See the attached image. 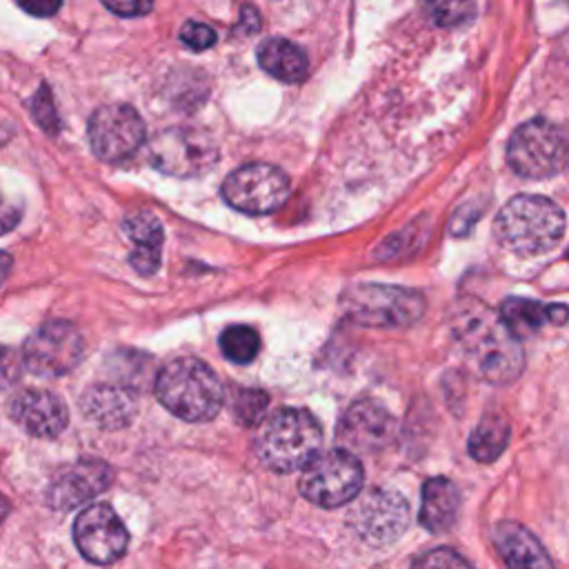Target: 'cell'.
Listing matches in <instances>:
<instances>
[{
	"mask_svg": "<svg viewBox=\"0 0 569 569\" xmlns=\"http://www.w3.org/2000/svg\"><path fill=\"white\" fill-rule=\"evenodd\" d=\"M449 331L465 365L487 382L507 385L525 367L518 336L500 311L476 298H460L449 311Z\"/></svg>",
	"mask_w": 569,
	"mask_h": 569,
	"instance_id": "1",
	"label": "cell"
},
{
	"mask_svg": "<svg viewBox=\"0 0 569 569\" xmlns=\"http://www.w3.org/2000/svg\"><path fill=\"white\" fill-rule=\"evenodd\" d=\"M322 447V427L298 407H282L258 425L253 449L258 460L278 473L305 469Z\"/></svg>",
	"mask_w": 569,
	"mask_h": 569,
	"instance_id": "2",
	"label": "cell"
},
{
	"mask_svg": "<svg viewBox=\"0 0 569 569\" xmlns=\"http://www.w3.org/2000/svg\"><path fill=\"white\" fill-rule=\"evenodd\" d=\"M153 389L162 407L187 422L216 418L224 400V389L216 371L191 356L167 362L158 371Z\"/></svg>",
	"mask_w": 569,
	"mask_h": 569,
	"instance_id": "3",
	"label": "cell"
},
{
	"mask_svg": "<svg viewBox=\"0 0 569 569\" xmlns=\"http://www.w3.org/2000/svg\"><path fill=\"white\" fill-rule=\"evenodd\" d=\"M500 244L518 256H538L553 249L565 236L562 209L542 196H516L496 218Z\"/></svg>",
	"mask_w": 569,
	"mask_h": 569,
	"instance_id": "4",
	"label": "cell"
},
{
	"mask_svg": "<svg viewBox=\"0 0 569 569\" xmlns=\"http://www.w3.org/2000/svg\"><path fill=\"white\" fill-rule=\"evenodd\" d=\"M507 162L522 178H551L569 162V140L558 124L545 118L527 120L509 138Z\"/></svg>",
	"mask_w": 569,
	"mask_h": 569,
	"instance_id": "5",
	"label": "cell"
},
{
	"mask_svg": "<svg viewBox=\"0 0 569 569\" xmlns=\"http://www.w3.org/2000/svg\"><path fill=\"white\" fill-rule=\"evenodd\" d=\"M345 313L367 327L405 329L420 320L425 298L396 284H356L342 296Z\"/></svg>",
	"mask_w": 569,
	"mask_h": 569,
	"instance_id": "6",
	"label": "cell"
},
{
	"mask_svg": "<svg viewBox=\"0 0 569 569\" xmlns=\"http://www.w3.org/2000/svg\"><path fill=\"white\" fill-rule=\"evenodd\" d=\"M149 162L173 178H198L216 167L218 144L204 129L167 127L149 140Z\"/></svg>",
	"mask_w": 569,
	"mask_h": 569,
	"instance_id": "7",
	"label": "cell"
},
{
	"mask_svg": "<svg viewBox=\"0 0 569 569\" xmlns=\"http://www.w3.org/2000/svg\"><path fill=\"white\" fill-rule=\"evenodd\" d=\"M362 465L349 449L318 453L300 476V493L318 507H342L362 489Z\"/></svg>",
	"mask_w": 569,
	"mask_h": 569,
	"instance_id": "8",
	"label": "cell"
},
{
	"mask_svg": "<svg viewBox=\"0 0 569 569\" xmlns=\"http://www.w3.org/2000/svg\"><path fill=\"white\" fill-rule=\"evenodd\" d=\"M289 189V178L282 169L267 162H249L224 178L220 193L236 211L262 216L280 209Z\"/></svg>",
	"mask_w": 569,
	"mask_h": 569,
	"instance_id": "9",
	"label": "cell"
},
{
	"mask_svg": "<svg viewBox=\"0 0 569 569\" xmlns=\"http://www.w3.org/2000/svg\"><path fill=\"white\" fill-rule=\"evenodd\" d=\"M84 353L82 333L67 320H49L40 325L22 347L24 367L42 378L69 373Z\"/></svg>",
	"mask_w": 569,
	"mask_h": 569,
	"instance_id": "10",
	"label": "cell"
},
{
	"mask_svg": "<svg viewBox=\"0 0 569 569\" xmlns=\"http://www.w3.org/2000/svg\"><path fill=\"white\" fill-rule=\"evenodd\" d=\"M87 136L96 158L104 162H122L140 149L147 129L133 107L118 102L104 104L91 113Z\"/></svg>",
	"mask_w": 569,
	"mask_h": 569,
	"instance_id": "11",
	"label": "cell"
},
{
	"mask_svg": "<svg viewBox=\"0 0 569 569\" xmlns=\"http://www.w3.org/2000/svg\"><path fill=\"white\" fill-rule=\"evenodd\" d=\"M349 525L369 545L396 542L409 525V505L398 491L371 489L349 513Z\"/></svg>",
	"mask_w": 569,
	"mask_h": 569,
	"instance_id": "12",
	"label": "cell"
},
{
	"mask_svg": "<svg viewBox=\"0 0 569 569\" xmlns=\"http://www.w3.org/2000/svg\"><path fill=\"white\" fill-rule=\"evenodd\" d=\"M73 540L89 562L111 565L127 551L129 533L109 505H91L78 513L73 522Z\"/></svg>",
	"mask_w": 569,
	"mask_h": 569,
	"instance_id": "13",
	"label": "cell"
},
{
	"mask_svg": "<svg viewBox=\"0 0 569 569\" xmlns=\"http://www.w3.org/2000/svg\"><path fill=\"white\" fill-rule=\"evenodd\" d=\"M336 436L351 451L373 453L391 445L396 436V420L380 402L356 400L342 413Z\"/></svg>",
	"mask_w": 569,
	"mask_h": 569,
	"instance_id": "14",
	"label": "cell"
},
{
	"mask_svg": "<svg viewBox=\"0 0 569 569\" xmlns=\"http://www.w3.org/2000/svg\"><path fill=\"white\" fill-rule=\"evenodd\" d=\"M113 480V471L102 460H78L64 469H60L47 491L44 500L51 509L69 511L93 496L102 493Z\"/></svg>",
	"mask_w": 569,
	"mask_h": 569,
	"instance_id": "15",
	"label": "cell"
},
{
	"mask_svg": "<svg viewBox=\"0 0 569 569\" xmlns=\"http://www.w3.org/2000/svg\"><path fill=\"white\" fill-rule=\"evenodd\" d=\"M11 420L36 438H56L69 422L67 405L51 391L24 389L9 405Z\"/></svg>",
	"mask_w": 569,
	"mask_h": 569,
	"instance_id": "16",
	"label": "cell"
},
{
	"mask_svg": "<svg viewBox=\"0 0 569 569\" xmlns=\"http://www.w3.org/2000/svg\"><path fill=\"white\" fill-rule=\"evenodd\" d=\"M84 418L102 429L127 427L138 409L136 396L120 385H91L80 398Z\"/></svg>",
	"mask_w": 569,
	"mask_h": 569,
	"instance_id": "17",
	"label": "cell"
},
{
	"mask_svg": "<svg viewBox=\"0 0 569 569\" xmlns=\"http://www.w3.org/2000/svg\"><path fill=\"white\" fill-rule=\"evenodd\" d=\"M493 545L507 569H556L540 540L520 522H498L493 527Z\"/></svg>",
	"mask_w": 569,
	"mask_h": 569,
	"instance_id": "18",
	"label": "cell"
},
{
	"mask_svg": "<svg viewBox=\"0 0 569 569\" xmlns=\"http://www.w3.org/2000/svg\"><path fill=\"white\" fill-rule=\"evenodd\" d=\"M122 229L133 242V251L129 256L131 267L140 276H153L160 267V253H162V240H164L160 220L149 211H136L124 218Z\"/></svg>",
	"mask_w": 569,
	"mask_h": 569,
	"instance_id": "19",
	"label": "cell"
},
{
	"mask_svg": "<svg viewBox=\"0 0 569 569\" xmlns=\"http://www.w3.org/2000/svg\"><path fill=\"white\" fill-rule=\"evenodd\" d=\"M458 507H460V493L449 478L436 476L422 485L420 522L431 533L449 531L458 518Z\"/></svg>",
	"mask_w": 569,
	"mask_h": 569,
	"instance_id": "20",
	"label": "cell"
},
{
	"mask_svg": "<svg viewBox=\"0 0 569 569\" xmlns=\"http://www.w3.org/2000/svg\"><path fill=\"white\" fill-rule=\"evenodd\" d=\"M258 64L282 82H300L309 73L307 53L284 38H267L258 47Z\"/></svg>",
	"mask_w": 569,
	"mask_h": 569,
	"instance_id": "21",
	"label": "cell"
},
{
	"mask_svg": "<svg viewBox=\"0 0 569 569\" xmlns=\"http://www.w3.org/2000/svg\"><path fill=\"white\" fill-rule=\"evenodd\" d=\"M500 316L507 322V327L520 338V336H529L531 331H536L542 322L565 325V320L569 318V307L540 305V302H533L527 298H509V300H505Z\"/></svg>",
	"mask_w": 569,
	"mask_h": 569,
	"instance_id": "22",
	"label": "cell"
},
{
	"mask_svg": "<svg viewBox=\"0 0 569 569\" xmlns=\"http://www.w3.org/2000/svg\"><path fill=\"white\" fill-rule=\"evenodd\" d=\"M509 442V422L500 413H487L469 436V453L478 462H493Z\"/></svg>",
	"mask_w": 569,
	"mask_h": 569,
	"instance_id": "23",
	"label": "cell"
},
{
	"mask_svg": "<svg viewBox=\"0 0 569 569\" xmlns=\"http://www.w3.org/2000/svg\"><path fill=\"white\" fill-rule=\"evenodd\" d=\"M220 349L227 360L236 365H249L260 351V338L247 325H231L220 336Z\"/></svg>",
	"mask_w": 569,
	"mask_h": 569,
	"instance_id": "24",
	"label": "cell"
},
{
	"mask_svg": "<svg viewBox=\"0 0 569 569\" xmlns=\"http://www.w3.org/2000/svg\"><path fill=\"white\" fill-rule=\"evenodd\" d=\"M425 9L438 27H458L478 13L480 0H427Z\"/></svg>",
	"mask_w": 569,
	"mask_h": 569,
	"instance_id": "25",
	"label": "cell"
},
{
	"mask_svg": "<svg viewBox=\"0 0 569 569\" xmlns=\"http://www.w3.org/2000/svg\"><path fill=\"white\" fill-rule=\"evenodd\" d=\"M269 396L260 389H240L233 400V416L240 425L253 427L262 422V416L267 411Z\"/></svg>",
	"mask_w": 569,
	"mask_h": 569,
	"instance_id": "26",
	"label": "cell"
},
{
	"mask_svg": "<svg viewBox=\"0 0 569 569\" xmlns=\"http://www.w3.org/2000/svg\"><path fill=\"white\" fill-rule=\"evenodd\" d=\"M411 569H473L458 551L449 547H436L422 553Z\"/></svg>",
	"mask_w": 569,
	"mask_h": 569,
	"instance_id": "27",
	"label": "cell"
},
{
	"mask_svg": "<svg viewBox=\"0 0 569 569\" xmlns=\"http://www.w3.org/2000/svg\"><path fill=\"white\" fill-rule=\"evenodd\" d=\"M31 113H33L36 122L40 124V129H44L49 133H56V129H58V113H56V107H53V100H51V91H49L47 84H40L38 93L33 96Z\"/></svg>",
	"mask_w": 569,
	"mask_h": 569,
	"instance_id": "28",
	"label": "cell"
},
{
	"mask_svg": "<svg viewBox=\"0 0 569 569\" xmlns=\"http://www.w3.org/2000/svg\"><path fill=\"white\" fill-rule=\"evenodd\" d=\"M180 40H182V44H187L193 51H204V49L216 44L218 36H216V31L209 24L196 22V20H187L182 24V29H180Z\"/></svg>",
	"mask_w": 569,
	"mask_h": 569,
	"instance_id": "29",
	"label": "cell"
},
{
	"mask_svg": "<svg viewBox=\"0 0 569 569\" xmlns=\"http://www.w3.org/2000/svg\"><path fill=\"white\" fill-rule=\"evenodd\" d=\"M22 365H24V360H20V356L16 351L0 345V391L9 389L11 385H16L20 380Z\"/></svg>",
	"mask_w": 569,
	"mask_h": 569,
	"instance_id": "30",
	"label": "cell"
},
{
	"mask_svg": "<svg viewBox=\"0 0 569 569\" xmlns=\"http://www.w3.org/2000/svg\"><path fill=\"white\" fill-rule=\"evenodd\" d=\"M102 4L122 18H138L153 9V0H102Z\"/></svg>",
	"mask_w": 569,
	"mask_h": 569,
	"instance_id": "31",
	"label": "cell"
},
{
	"mask_svg": "<svg viewBox=\"0 0 569 569\" xmlns=\"http://www.w3.org/2000/svg\"><path fill=\"white\" fill-rule=\"evenodd\" d=\"M22 216V209L13 204L4 193H0V236L11 231Z\"/></svg>",
	"mask_w": 569,
	"mask_h": 569,
	"instance_id": "32",
	"label": "cell"
},
{
	"mask_svg": "<svg viewBox=\"0 0 569 569\" xmlns=\"http://www.w3.org/2000/svg\"><path fill=\"white\" fill-rule=\"evenodd\" d=\"M18 4H20L27 13H31V16H36V18H49V16L58 13L62 0H18Z\"/></svg>",
	"mask_w": 569,
	"mask_h": 569,
	"instance_id": "33",
	"label": "cell"
},
{
	"mask_svg": "<svg viewBox=\"0 0 569 569\" xmlns=\"http://www.w3.org/2000/svg\"><path fill=\"white\" fill-rule=\"evenodd\" d=\"M260 27H262V22H260L258 9L251 7V4H242V7H240V20H238V27H236V29L247 36V33L260 31Z\"/></svg>",
	"mask_w": 569,
	"mask_h": 569,
	"instance_id": "34",
	"label": "cell"
},
{
	"mask_svg": "<svg viewBox=\"0 0 569 569\" xmlns=\"http://www.w3.org/2000/svg\"><path fill=\"white\" fill-rule=\"evenodd\" d=\"M11 256L7 253V251H0V284L4 282V278H7V273H9V269H11Z\"/></svg>",
	"mask_w": 569,
	"mask_h": 569,
	"instance_id": "35",
	"label": "cell"
}]
</instances>
